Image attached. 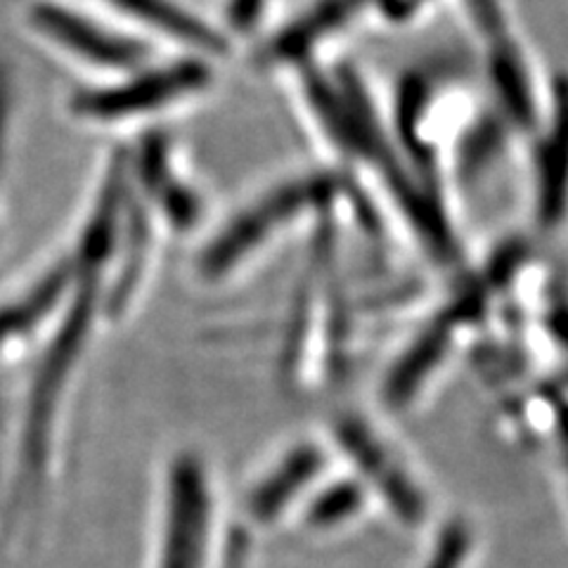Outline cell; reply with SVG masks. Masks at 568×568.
Segmentation results:
<instances>
[{
	"label": "cell",
	"mask_w": 568,
	"mask_h": 568,
	"mask_svg": "<svg viewBox=\"0 0 568 568\" xmlns=\"http://www.w3.org/2000/svg\"><path fill=\"white\" fill-rule=\"evenodd\" d=\"M206 81V71L200 64H178L145 79L123 83L112 91L88 93L77 100V110L91 119H121L138 112L154 110L178 95L197 91Z\"/></svg>",
	"instance_id": "1"
},
{
	"label": "cell",
	"mask_w": 568,
	"mask_h": 568,
	"mask_svg": "<svg viewBox=\"0 0 568 568\" xmlns=\"http://www.w3.org/2000/svg\"><path fill=\"white\" fill-rule=\"evenodd\" d=\"M36 22H39L55 41L64 43L69 50L79 52L85 60L106 64V67H131L138 62L140 50L131 43H123L102 33L100 29L83 24L81 20L58 10V8H41L36 10Z\"/></svg>",
	"instance_id": "2"
},
{
	"label": "cell",
	"mask_w": 568,
	"mask_h": 568,
	"mask_svg": "<svg viewBox=\"0 0 568 568\" xmlns=\"http://www.w3.org/2000/svg\"><path fill=\"white\" fill-rule=\"evenodd\" d=\"M110 3L140 17L142 22L154 24L156 29H162L166 33H175L178 39L185 43H192L197 48H209V50L221 48V41L216 39V36H213L204 24L194 20V17H190L181 8L169 3V0H110Z\"/></svg>",
	"instance_id": "3"
},
{
	"label": "cell",
	"mask_w": 568,
	"mask_h": 568,
	"mask_svg": "<svg viewBox=\"0 0 568 568\" xmlns=\"http://www.w3.org/2000/svg\"><path fill=\"white\" fill-rule=\"evenodd\" d=\"M348 446L358 457V462H363V467L369 471V476L384 488V493L388 495V500L394 503L398 509H403L405 517H419V500L415 497V493L410 490L400 474L394 471V467L388 465V459L382 450H377L375 443L367 438L365 432H348Z\"/></svg>",
	"instance_id": "4"
},
{
	"label": "cell",
	"mask_w": 568,
	"mask_h": 568,
	"mask_svg": "<svg viewBox=\"0 0 568 568\" xmlns=\"http://www.w3.org/2000/svg\"><path fill=\"white\" fill-rule=\"evenodd\" d=\"M446 339H448L446 329H432L410 353L405 355V361L400 363V367H396V372L390 375V382H388L390 400L398 403L413 394L415 386L422 382V377L438 361L440 351L446 348Z\"/></svg>",
	"instance_id": "5"
},
{
	"label": "cell",
	"mask_w": 568,
	"mask_h": 568,
	"mask_svg": "<svg viewBox=\"0 0 568 568\" xmlns=\"http://www.w3.org/2000/svg\"><path fill=\"white\" fill-rule=\"evenodd\" d=\"M317 467V455L313 450H306V453H298L287 469H282L277 478H273L271 486L265 488L258 497V511L261 514H273L282 500H287V497L292 495V490L304 484L306 478H311V474L315 471Z\"/></svg>",
	"instance_id": "6"
},
{
	"label": "cell",
	"mask_w": 568,
	"mask_h": 568,
	"mask_svg": "<svg viewBox=\"0 0 568 568\" xmlns=\"http://www.w3.org/2000/svg\"><path fill=\"white\" fill-rule=\"evenodd\" d=\"M361 505V495L358 490H355L353 486H339L329 490L323 500H320L313 509V517L315 521H336L346 517V514H351L355 507Z\"/></svg>",
	"instance_id": "7"
}]
</instances>
